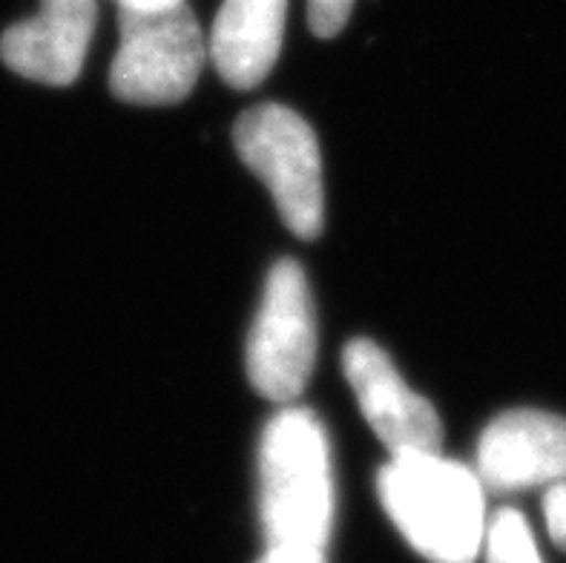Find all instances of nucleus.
Masks as SVG:
<instances>
[{
  "instance_id": "f257e3e1",
  "label": "nucleus",
  "mask_w": 566,
  "mask_h": 563,
  "mask_svg": "<svg viewBox=\"0 0 566 563\" xmlns=\"http://www.w3.org/2000/svg\"><path fill=\"white\" fill-rule=\"evenodd\" d=\"M334 469L319 414L282 406L259 440V521L268 552L325 555L334 532Z\"/></svg>"
},
{
  "instance_id": "f03ea898",
  "label": "nucleus",
  "mask_w": 566,
  "mask_h": 563,
  "mask_svg": "<svg viewBox=\"0 0 566 563\" xmlns=\"http://www.w3.org/2000/svg\"><path fill=\"white\" fill-rule=\"evenodd\" d=\"M382 509L431 563H474L486 538V489L478 471L440 451L391 455L377 475Z\"/></svg>"
},
{
  "instance_id": "7ed1b4c3",
  "label": "nucleus",
  "mask_w": 566,
  "mask_h": 563,
  "mask_svg": "<svg viewBox=\"0 0 566 563\" xmlns=\"http://www.w3.org/2000/svg\"><path fill=\"white\" fill-rule=\"evenodd\" d=\"M233 147L271 190L291 233L316 239L325 225L323 156L311 124L282 104L244 110L233 124Z\"/></svg>"
},
{
  "instance_id": "20e7f679",
  "label": "nucleus",
  "mask_w": 566,
  "mask_h": 563,
  "mask_svg": "<svg viewBox=\"0 0 566 563\" xmlns=\"http://www.w3.org/2000/svg\"><path fill=\"white\" fill-rule=\"evenodd\" d=\"M122 43L109 66L115 98L142 107L179 104L193 93L208 43L187 3L165 9H118Z\"/></svg>"
},
{
  "instance_id": "39448f33",
  "label": "nucleus",
  "mask_w": 566,
  "mask_h": 563,
  "mask_svg": "<svg viewBox=\"0 0 566 563\" xmlns=\"http://www.w3.org/2000/svg\"><path fill=\"white\" fill-rule=\"evenodd\" d=\"M316 363V314L308 277L294 259H280L268 273L265 293L248 334V379L265 399L294 403Z\"/></svg>"
},
{
  "instance_id": "423d86ee",
  "label": "nucleus",
  "mask_w": 566,
  "mask_h": 563,
  "mask_svg": "<svg viewBox=\"0 0 566 563\" xmlns=\"http://www.w3.org/2000/svg\"><path fill=\"white\" fill-rule=\"evenodd\" d=\"M343 372L359 411L391 455L443 449V423L438 411L406 385L386 348L357 336L345 345Z\"/></svg>"
},
{
  "instance_id": "0eeeda50",
  "label": "nucleus",
  "mask_w": 566,
  "mask_h": 563,
  "mask_svg": "<svg viewBox=\"0 0 566 563\" xmlns=\"http://www.w3.org/2000/svg\"><path fill=\"white\" fill-rule=\"evenodd\" d=\"M478 478L501 494L566 480L564 417L538 408L497 414L478 442Z\"/></svg>"
},
{
  "instance_id": "6e6552de",
  "label": "nucleus",
  "mask_w": 566,
  "mask_h": 563,
  "mask_svg": "<svg viewBox=\"0 0 566 563\" xmlns=\"http://www.w3.org/2000/svg\"><path fill=\"white\" fill-rule=\"evenodd\" d=\"M95 0H41V12L0 35V58L12 72L46 86H70L93 41Z\"/></svg>"
},
{
  "instance_id": "1a4fd4ad",
  "label": "nucleus",
  "mask_w": 566,
  "mask_h": 563,
  "mask_svg": "<svg viewBox=\"0 0 566 563\" xmlns=\"http://www.w3.org/2000/svg\"><path fill=\"white\" fill-rule=\"evenodd\" d=\"M287 0H222L208 52L219 79L253 90L268 79L282 50Z\"/></svg>"
},
{
  "instance_id": "9d476101",
  "label": "nucleus",
  "mask_w": 566,
  "mask_h": 563,
  "mask_svg": "<svg viewBox=\"0 0 566 563\" xmlns=\"http://www.w3.org/2000/svg\"><path fill=\"white\" fill-rule=\"evenodd\" d=\"M483 552L486 563H544L530 521L517 509H501L486 523Z\"/></svg>"
},
{
  "instance_id": "9b49d317",
  "label": "nucleus",
  "mask_w": 566,
  "mask_h": 563,
  "mask_svg": "<svg viewBox=\"0 0 566 563\" xmlns=\"http://www.w3.org/2000/svg\"><path fill=\"white\" fill-rule=\"evenodd\" d=\"M357 0H308V27L316 38L339 35Z\"/></svg>"
},
{
  "instance_id": "f8f14e48",
  "label": "nucleus",
  "mask_w": 566,
  "mask_h": 563,
  "mask_svg": "<svg viewBox=\"0 0 566 563\" xmlns=\"http://www.w3.org/2000/svg\"><path fill=\"white\" fill-rule=\"evenodd\" d=\"M544 521L549 538L566 552V480L549 486V492L544 494Z\"/></svg>"
},
{
  "instance_id": "ddd939ff",
  "label": "nucleus",
  "mask_w": 566,
  "mask_h": 563,
  "mask_svg": "<svg viewBox=\"0 0 566 563\" xmlns=\"http://www.w3.org/2000/svg\"><path fill=\"white\" fill-rule=\"evenodd\" d=\"M115 3H118V9H165L185 3V0H115Z\"/></svg>"
},
{
  "instance_id": "4468645a",
  "label": "nucleus",
  "mask_w": 566,
  "mask_h": 563,
  "mask_svg": "<svg viewBox=\"0 0 566 563\" xmlns=\"http://www.w3.org/2000/svg\"><path fill=\"white\" fill-rule=\"evenodd\" d=\"M256 563H328V557H325V555L291 557V555H276V552H265V555L259 557Z\"/></svg>"
}]
</instances>
